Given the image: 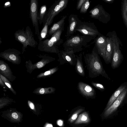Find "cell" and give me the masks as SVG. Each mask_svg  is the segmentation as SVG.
Listing matches in <instances>:
<instances>
[{
	"label": "cell",
	"instance_id": "7a4b0ae2",
	"mask_svg": "<svg viewBox=\"0 0 127 127\" xmlns=\"http://www.w3.org/2000/svg\"><path fill=\"white\" fill-rule=\"evenodd\" d=\"M94 39L91 37L77 34L72 35L67 38L63 44L64 50L72 51L74 53L82 51L90 45Z\"/></svg>",
	"mask_w": 127,
	"mask_h": 127
},
{
	"label": "cell",
	"instance_id": "5b68a950",
	"mask_svg": "<svg viewBox=\"0 0 127 127\" xmlns=\"http://www.w3.org/2000/svg\"><path fill=\"white\" fill-rule=\"evenodd\" d=\"M68 1V0L56 1L46 12L43 20V26L46 23H47L49 26L50 25L55 17L66 7Z\"/></svg>",
	"mask_w": 127,
	"mask_h": 127
},
{
	"label": "cell",
	"instance_id": "74e56055",
	"mask_svg": "<svg viewBox=\"0 0 127 127\" xmlns=\"http://www.w3.org/2000/svg\"><path fill=\"white\" fill-rule=\"evenodd\" d=\"M46 127H53L52 125L51 124L48 125Z\"/></svg>",
	"mask_w": 127,
	"mask_h": 127
},
{
	"label": "cell",
	"instance_id": "ac0fdd59",
	"mask_svg": "<svg viewBox=\"0 0 127 127\" xmlns=\"http://www.w3.org/2000/svg\"><path fill=\"white\" fill-rule=\"evenodd\" d=\"M107 45L106 51L105 60V62L107 63H109L112 59L113 51V44L111 37L108 33L107 34Z\"/></svg>",
	"mask_w": 127,
	"mask_h": 127
},
{
	"label": "cell",
	"instance_id": "836d02e7",
	"mask_svg": "<svg viewBox=\"0 0 127 127\" xmlns=\"http://www.w3.org/2000/svg\"><path fill=\"white\" fill-rule=\"evenodd\" d=\"M0 85L2 86L4 88H6V86L5 84V83L0 78Z\"/></svg>",
	"mask_w": 127,
	"mask_h": 127
},
{
	"label": "cell",
	"instance_id": "277c9868",
	"mask_svg": "<svg viewBox=\"0 0 127 127\" xmlns=\"http://www.w3.org/2000/svg\"><path fill=\"white\" fill-rule=\"evenodd\" d=\"M14 36L16 40L23 45L22 54L26 51V49L28 46L34 48L38 44L37 42L34 39L32 31L28 26H27L25 30L23 28L16 31Z\"/></svg>",
	"mask_w": 127,
	"mask_h": 127
},
{
	"label": "cell",
	"instance_id": "44dd1931",
	"mask_svg": "<svg viewBox=\"0 0 127 127\" xmlns=\"http://www.w3.org/2000/svg\"><path fill=\"white\" fill-rule=\"evenodd\" d=\"M126 85H121L114 92L109 99L105 110L110 106L118 97L122 92L127 88Z\"/></svg>",
	"mask_w": 127,
	"mask_h": 127
},
{
	"label": "cell",
	"instance_id": "6da1fadb",
	"mask_svg": "<svg viewBox=\"0 0 127 127\" xmlns=\"http://www.w3.org/2000/svg\"><path fill=\"white\" fill-rule=\"evenodd\" d=\"M97 50L95 46L91 52L84 55V61L86 64L89 77L94 78L101 75L109 79L104 69Z\"/></svg>",
	"mask_w": 127,
	"mask_h": 127
},
{
	"label": "cell",
	"instance_id": "8fae6325",
	"mask_svg": "<svg viewBox=\"0 0 127 127\" xmlns=\"http://www.w3.org/2000/svg\"><path fill=\"white\" fill-rule=\"evenodd\" d=\"M21 52L14 48H9L0 53V57L14 64H19L21 62Z\"/></svg>",
	"mask_w": 127,
	"mask_h": 127
},
{
	"label": "cell",
	"instance_id": "9a60e30c",
	"mask_svg": "<svg viewBox=\"0 0 127 127\" xmlns=\"http://www.w3.org/2000/svg\"><path fill=\"white\" fill-rule=\"evenodd\" d=\"M93 43H94L99 55L105 61L107 45L106 37L102 34L96 37Z\"/></svg>",
	"mask_w": 127,
	"mask_h": 127
},
{
	"label": "cell",
	"instance_id": "484cf974",
	"mask_svg": "<svg viewBox=\"0 0 127 127\" xmlns=\"http://www.w3.org/2000/svg\"><path fill=\"white\" fill-rule=\"evenodd\" d=\"M47 11V8L46 4L43 5L40 8L38 15L39 22L40 25L43 23L44 18Z\"/></svg>",
	"mask_w": 127,
	"mask_h": 127
},
{
	"label": "cell",
	"instance_id": "3957f363",
	"mask_svg": "<svg viewBox=\"0 0 127 127\" xmlns=\"http://www.w3.org/2000/svg\"><path fill=\"white\" fill-rule=\"evenodd\" d=\"M64 26H63L54 33L50 38L39 42L38 49L41 51L58 54L60 51L59 47L63 42L61 36L64 30Z\"/></svg>",
	"mask_w": 127,
	"mask_h": 127
},
{
	"label": "cell",
	"instance_id": "d590c367",
	"mask_svg": "<svg viewBox=\"0 0 127 127\" xmlns=\"http://www.w3.org/2000/svg\"><path fill=\"white\" fill-rule=\"evenodd\" d=\"M10 5L11 4L10 2H6L4 3V8H6L10 6Z\"/></svg>",
	"mask_w": 127,
	"mask_h": 127
},
{
	"label": "cell",
	"instance_id": "e575fe53",
	"mask_svg": "<svg viewBox=\"0 0 127 127\" xmlns=\"http://www.w3.org/2000/svg\"><path fill=\"white\" fill-rule=\"evenodd\" d=\"M12 116L13 118L16 119H17L18 117V115L15 112L12 113Z\"/></svg>",
	"mask_w": 127,
	"mask_h": 127
},
{
	"label": "cell",
	"instance_id": "83f0119b",
	"mask_svg": "<svg viewBox=\"0 0 127 127\" xmlns=\"http://www.w3.org/2000/svg\"><path fill=\"white\" fill-rule=\"evenodd\" d=\"M0 78L1 79L9 89L14 94L16 95V92L13 89L12 84L10 82V81L0 73Z\"/></svg>",
	"mask_w": 127,
	"mask_h": 127
},
{
	"label": "cell",
	"instance_id": "ffe728a7",
	"mask_svg": "<svg viewBox=\"0 0 127 127\" xmlns=\"http://www.w3.org/2000/svg\"><path fill=\"white\" fill-rule=\"evenodd\" d=\"M67 17L66 15L63 16L59 21L53 25L49 30V36H52L56 32L64 26L65 21Z\"/></svg>",
	"mask_w": 127,
	"mask_h": 127
},
{
	"label": "cell",
	"instance_id": "d6986e66",
	"mask_svg": "<svg viewBox=\"0 0 127 127\" xmlns=\"http://www.w3.org/2000/svg\"><path fill=\"white\" fill-rule=\"evenodd\" d=\"M83 53L81 52L78 55H76V63L75 69L76 72L80 75L84 77L85 75L84 68L82 61Z\"/></svg>",
	"mask_w": 127,
	"mask_h": 127
},
{
	"label": "cell",
	"instance_id": "f1b7e54d",
	"mask_svg": "<svg viewBox=\"0 0 127 127\" xmlns=\"http://www.w3.org/2000/svg\"><path fill=\"white\" fill-rule=\"evenodd\" d=\"M84 110L82 108L79 109L74 112L68 119V121L71 123H73L77 118L79 114Z\"/></svg>",
	"mask_w": 127,
	"mask_h": 127
},
{
	"label": "cell",
	"instance_id": "8992f818",
	"mask_svg": "<svg viewBox=\"0 0 127 127\" xmlns=\"http://www.w3.org/2000/svg\"><path fill=\"white\" fill-rule=\"evenodd\" d=\"M83 35L91 37L94 40L102 34L99 32L93 22L83 21L79 19L75 29Z\"/></svg>",
	"mask_w": 127,
	"mask_h": 127
},
{
	"label": "cell",
	"instance_id": "5bb4252c",
	"mask_svg": "<svg viewBox=\"0 0 127 127\" xmlns=\"http://www.w3.org/2000/svg\"><path fill=\"white\" fill-rule=\"evenodd\" d=\"M77 89L79 93L87 98H93L95 97L96 92L91 86L83 82H78Z\"/></svg>",
	"mask_w": 127,
	"mask_h": 127
},
{
	"label": "cell",
	"instance_id": "7402d4cb",
	"mask_svg": "<svg viewBox=\"0 0 127 127\" xmlns=\"http://www.w3.org/2000/svg\"><path fill=\"white\" fill-rule=\"evenodd\" d=\"M56 89L52 87L47 88L39 87L36 89L32 93L39 95H45L54 93Z\"/></svg>",
	"mask_w": 127,
	"mask_h": 127
},
{
	"label": "cell",
	"instance_id": "d6a6232c",
	"mask_svg": "<svg viewBox=\"0 0 127 127\" xmlns=\"http://www.w3.org/2000/svg\"><path fill=\"white\" fill-rule=\"evenodd\" d=\"M28 103L30 108L32 109L34 108V105L33 103L30 100L28 101Z\"/></svg>",
	"mask_w": 127,
	"mask_h": 127
},
{
	"label": "cell",
	"instance_id": "f546056e",
	"mask_svg": "<svg viewBox=\"0 0 127 127\" xmlns=\"http://www.w3.org/2000/svg\"><path fill=\"white\" fill-rule=\"evenodd\" d=\"M90 3L89 0H86L80 9V13L85 14L86 13L90 6Z\"/></svg>",
	"mask_w": 127,
	"mask_h": 127
},
{
	"label": "cell",
	"instance_id": "4dcf8cb0",
	"mask_svg": "<svg viewBox=\"0 0 127 127\" xmlns=\"http://www.w3.org/2000/svg\"><path fill=\"white\" fill-rule=\"evenodd\" d=\"M91 84L94 86L101 91H103L105 89L104 86L101 84L94 82H92Z\"/></svg>",
	"mask_w": 127,
	"mask_h": 127
},
{
	"label": "cell",
	"instance_id": "4fadbf2b",
	"mask_svg": "<svg viewBox=\"0 0 127 127\" xmlns=\"http://www.w3.org/2000/svg\"><path fill=\"white\" fill-rule=\"evenodd\" d=\"M127 94V87L121 93L112 104L108 108L105 110L103 115L107 117L112 114L122 103Z\"/></svg>",
	"mask_w": 127,
	"mask_h": 127
},
{
	"label": "cell",
	"instance_id": "f35d334b",
	"mask_svg": "<svg viewBox=\"0 0 127 127\" xmlns=\"http://www.w3.org/2000/svg\"><path fill=\"white\" fill-rule=\"evenodd\" d=\"M124 24L126 27L127 28V21L124 23Z\"/></svg>",
	"mask_w": 127,
	"mask_h": 127
},
{
	"label": "cell",
	"instance_id": "7c38bea8",
	"mask_svg": "<svg viewBox=\"0 0 127 127\" xmlns=\"http://www.w3.org/2000/svg\"><path fill=\"white\" fill-rule=\"evenodd\" d=\"M58 55V61L60 65L68 63L70 65L75 66L76 63V55L72 51L60 50Z\"/></svg>",
	"mask_w": 127,
	"mask_h": 127
},
{
	"label": "cell",
	"instance_id": "e0dca14e",
	"mask_svg": "<svg viewBox=\"0 0 127 127\" xmlns=\"http://www.w3.org/2000/svg\"><path fill=\"white\" fill-rule=\"evenodd\" d=\"M0 73L11 81L13 82L16 79V77L13 75L8 64L1 60H0Z\"/></svg>",
	"mask_w": 127,
	"mask_h": 127
},
{
	"label": "cell",
	"instance_id": "9c48e42d",
	"mask_svg": "<svg viewBox=\"0 0 127 127\" xmlns=\"http://www.w3.org/2000/svg\"><path fill=\"white\" fill-rule=\"evenodd\" d=\"M38 4L37 0H30V17L31 19L33 27L35 29V33L39 38L40 32L38 25Z\"/></svg>",
	"mask_w": 127,
	"mask_h": 127
},
{
	"label": "cell",
	"instance_id": "1f68e13d",
	"mask_svg": "<svg viewBox=\"0 0 127 127\" xmlns=\"http://www.w3.org/2000/svg\"><path fill=\"white\" fill-rule=\"evenodd\" d=\"M86 1V0H79L77 1L76 6V9L77 10H79L80 9Z\"/></svg>",
	"mask_w": 127,
	"mask_h": 127
},
{
	"label": "cell",
	"instance_id": "d4e9b609",
	"mask_svg": "<svg viewBox=\"0 0 127 127\" xmlns=\"http://www.w3.org/2000/svg\"><path fill=\"white\" fill-rule=\"evenodd\" d=\"M59 69L58 66L52 68L43 72H41L37 76V78H45L52 75L56 72Z\"/></svg>",
	"mask_w": 127,
	"mask_h": 127
},
{
	"label": "cell",
	"instance_id": "52a82bcc",
	"mask_svg": "<svg viewBox=\"0 0 127 127\" xmlns=\"http://www.w3.org/2000/svg\"><path fill=\"white\" fill-rule=\"evenodd\" d=\"M111 37L113 44V51L111 67L114 69L117 68L120 64L123 56L120 49V41L115 31L108 32Z\"/></svg>",
	"mask_w": 127,
	"mask_h": 127
},
{
	"label": "cell",
	"instance_id": "cb8c5ba5",
	"mask_svg": "<svg viewBox=\"0 0 127 127\" xmlns=\"http://www.w3.org/2000/svg\"><path fill=\"white\" fill-rule=\"evenodd\" d=\"M121 14L124 23L127 21V0L121 1Z\"/></svg>",
	"mask_w": 127,
	"mask_h": 127
},
{
	"label": "cell",
	"instance_id": "2e32d148",
	"mask_svg": "<svg viewBox=\"0 0 127 127\" xmlns=\"http://www.w3.org/2000/svg\"><path fill=\"white\" fill-rule=\"evenodd\" d=\"M79 19L78 16L74 14H71L68 18V25L65 36L67 38L72 35L76 32L75 29Z\"/></svg>",
	"mask_w": 127,
	"mask_h": 127
},
{
	"label": "cell",
	"instance_id": "8d00e7d4",
	"mask_svg": "<svg viewBox=\"0 0 127 127\" xmlns=\"http://www.w3.org/2000/svg\"><path fill=\"white\" fill-rule=\"evenodd\" d=\"M105 2L109 4H111L114 1V0H103Z\"/></svg>",
	"mask_w": 127,
	"mask_h": 127
},
{
	"label": "cell",
	"instance_id": "ba28073f",
	"mask_svg": "<svg viewBox=\"0 0 127 127\" xmlns=\"http://www.w3.org/2000/svg\"><path fill=\"white\" fill-rule=\"evenodd\" d=\"M92 18L97 19L104 24H107L110 21L111 16L104 9L102 6L98 4L89 11Z\"/></svg>",
	"mask_w": 127,
	"mask_h": 127
},
{
	"label": "cell",
	"instance_id": "ab89813d",
	"mask_svg": "<svg viewBox=\"0 0 127 127\" xmlns=\"http://www.w3.org/2000/svg\"><path fill=\"white\" fill-rule=\"evenodd\" d=\"M1 43H2V41L1 40V38H0V44H1Z\"/></svg>",
	"mask_w": 127,
	"mask_h": 127
},
{
	"label": "cell",
	"instance_id": "4316f807",
	"mask_svg": "<svg viewBox=\"0 0 127 127\" xmlns=\"http://www.w3.org/2000/svg\"><path fill=\"white\" fill-rule=\"evenodd\" d=\"M44 27L40 33L39 39V41H42L43 39L46 37L47 34L48 32V26L47 23H46L44 26Z\"/></svg>",
	"mask_w": 127,
	"mask_h": 127
},
{
	"label": "cell",
	"instance_id": "603a6c76",
	"mask_svg": "<svg viewBox=\"0 0 127 127\" xmlns=\"http://www.w3.org/2000/svg\"><path fill=\"white\" fill-rule=\"evenodd\" d=\"M90 121V119L88 113L85 112L79 115L74 122V124H88Z\"/></svg>",
	"mask_w": 127,
	"mask_h": 127
},
{
	"label": "cell",
	"instance_id": "30bf717a",
	"mask_svg": "<svg viewBox=\"0 0 127 127\" xmlns=\"http://www.w3.org/2000/svg\"><path fill=\"white\" fill-rule=\"evenodd\" d=\"M40 56L42 59L35 63L33 64L30 60L25 62L26 66L28 72L31 74L35 69H40L55 60V58L48 56L41 55Z\"/></svg>",
	"mask_w": 127,
	"mask_h": 127
}]
</instances>
